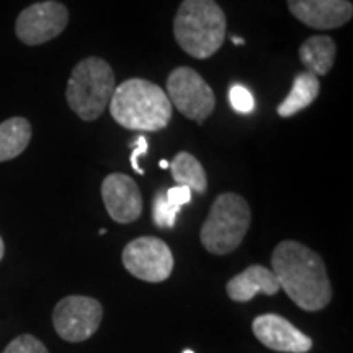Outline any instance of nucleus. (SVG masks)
<instances>
[{
    "label": "nucleus",
    "mask_w": 353,
    "mask_h": 353,
    "mask_svg": "<svg viewBox=\"0 0 353 353\" xmlns=\"http://www.w3.org/2000/svg\"><path fill=\"white\" fill-rule=\"evenodd\" d=\"M272 272L280 288L304 311H321L332 299V286L324 260L296 241H283L275 247Z\"/></svg>",
    "instance_id": "f257e3e1"
},
{
    "label": "nucleus",
    "mask_w": 353,
    "mask_h": 353,
    "mask_svg": "<svg viewBox=\"0 0 353 353\" xmlns=\"http://www.w3.org/2000/svg\"><path fill=\"white\" fill-rule=\"evenodd\" d=\"M108 107L113 120L131 131H161L172 118V103L164 88L145 79L120 83Z\"/></svg>",
    "instance_id": "f03ea898"
},
{
    "label": "nucleus",
    "mask_w": 353,
    "mask_h": 353,
    "mask_svg": "<svg viewBox=\"0 0 353 353\" xmlns=\"http://www.w3.org/2000/svg\"><path fill=\"white\" fill-rule=\"evenodd\" d=\"M226 15L214 0H183L174 19L179 46L195 59H208L226 39Z\"/></svg>",
    "instance_id": "7ed1b4c3"
},
{
    "label": "nucleus",
    "mask_w": 353,
    "mask_h": 353,
    "mask_svg": "<svg viewBox=\"0 0 353 353\" xmlns=\"http://www.w3.org/2000/svg\"><path fill=\"white\" fill-rule=\"evenodd\" d=\"M114 88L112 65L100 57H85L70 72L65 100L81 120L94 121L108 108Z\"/></svg>",
    "instance_id": "20e7f679"
},
{
    "label": "nucleus",
    "mask_w": 353,
    "mask_h": 353,
    "mask_svg": "<svg viewBox=\"0 0 353 353\" xmlns=\"http://www.w3.org/2000/svg\"><path fill=\"white\" fill-rule=\"evenodd\" d=\"M250 218L249 203L244 198L237 193H221L201 226L203 247L214 255L234 252L249 231Z\"/></svg>",
    "instance_id": "39448f33"
},
{
    "label": "nucleus",
    "mask_w": 353,
    "mask_h": 353,
    "mask_svg": "<svg viewBox=\"0 0 353 353\" xmlns=\"http://www.w3.org/2000/svg\"><path fill=\"white\" fill-rule=\"evenodd\" d=\"M167 97L172 107H175L188 120L201 123L213 113L216 99L213 88L206 83L196 70L190 68H176L167 79Z\"/></svg>",
    "instance_id": "423d86ee"
},
{
    "label": "nucleus",
    "mask_w": 353,
    "mask_h": 353,
    "mask_svg": "<svg viewBox=\"0 0 353 353\" xmlns=\"http://www.w3.org/2000/svg\"><path fill=\"white\" fill-rule=\"evenodd\" d=\"M103 307L94 298L65 296L52 311V324L57 335L65 342H83L90 339L101 324Z\"/></svg>",
    "instance_id": "0eeeda50"
},
{
    "label": "nucleus",
    "mask_w": 353,
    "mask_h": 353,
    "mask_svg": "<svg viewBox=\"0 0 353 353\" xmlns=\"http://www.w3.org/2000/svg\"><path fill=\"white\" fill-rule=\"evenodd\" d=\"M121 260L132 276L149 283L165 281L174 270V255L170 247L152 236L131 241L123 250Z\"/></svg>",
    "instance_id": "6e6552de"
},
{
    "label": "nucleus",
    "mask_w": 353,
    "mask_h": 353,
    "mask_svg": "<svg viewBox=\"0 0 353 353\" xmlns=\"http://www.w3.org/2000/svg\"><path fill=\"white\" fill-rule=\"evenodd\" d=\"M69 21V12L63 3L46 0L26 7L15 23V33L28 46L48 43L64 32Z\"/></svg>",
    "instance_id": "1a4fd4ad"
},
{
    "label": "nucleus",
    "mask_w": 353,
    "mask_h": 353,
    "mask_svg": "<svg viewBox=\"0 0 353 353\" xmlns=\"http://www.w3.org/2000/svg\"><path fill=\"white\" fill-rule=\"evenodd\" d=\"M101 198L110 218L117 223H134L143 214V196L138 183L125 174H110L103 180Z\"/></svg>",
    "instance_id": "9d476101"
},
{
    "label": "nucleus",
    "mask_w": 353,
    "mask_h": 353,
    "mask_svg": "<svg viewBox=\"0 0 353 353\" xmlns=\"http://www.w3.org/2000/svg\"><path fill=\"white\" fill-rule=\"evenodd\" d=\"M254 335L265 347L283 353H306L312 348L311 337L278 314H262L252 322Z\"/></svg>",
    "instance_id": "9b49d317"
},
{
    "label": "nucleus",
    "mask_w": 353,
    "mask_h": 353,
    "mask_svg": "<svg viewBox=\"0 0 353 353\" xmlns=\"http://www.w3.org/2000/svg\"><path fill=\"white\" fill-rule=\"evenodd\" d=\"M291 15L314 30H334L348 23L353 6L348 0H286Z\"/></svg>",
    "instance_id": "f8f14e48"
},
{
    "label": "nucleus",
    "mask_w": 353,
    "mask_h": 353,
    "mask_svg": "<svg viewBox=\"0 0 353 353\" xmlns=\"http://www.w3.org/2000/svg\"><path fill=\"white\" fill-rule=\"evenodd\" d=\"M228 296L236 303H247L255 298V294L263 293L272 296L280 291V285L275 273L262 265H250L244 272L236 275L226 285Z\"/></svg>",
    "instance_id": "ddd939ff"
},
{
    "label": "nucleus",
    "mask_w": 353,
    "mask_h": 353,
    "mask_svg": "<svg viewBox=\"0 0 353 353\" xmlns=\"http://www.w3.org/2000/svg\"><path fill=\"white\" fill-rule=\"evenodd\" d=\"M335 54L337 48L334 39L324 34L307 38L299 48V59L306 68V72H311L316 77L327 76L329 70L334 68Z\"/></svg>",
    "instance_id": "4468645a"
},
{
    "label": "nucleus",
    "mask_w": 353,
    "mask_h": 353,
    "mask_svg": "<svg viewBox=\"0 0 353 353\" xmlns=\"http://www.w3.org/2000/svg\"><path fill=\"white\" fill-rule=\"evenodd\" d=\"M321 90L319 79L312 76L311 72H301L294 77L293 87H291L290 94L286 95V99L278 105L276 112L281 118H291L299 112H303L304 108H307L309 105H312V101L317 99Z\"/></svg>",
    "instance_id": "2eb2a0df"
},
{
    "label": "nucleus",
    "mask_w": 353,
    "mask_h": 353,
    "mask_svg": "<svg viewBox=\"0 0 353 353\" xmlns=\"http://www.w3.org/2000/svg\"><path fill=\"white\" fill-rule=\"evenodd\" d=\"M32 141V125L26 118L13 117L0 123V162L19 157Z\"/></svg>",
    "instance_id": "dca6fc26"
},
{
    "label": "nucleus",
    "mask_w": 353,
    "mask_h": 353,
    "mask_svg": "<svg viewBox=\"0 0 353 353\" xmlns=\"http://www.w3.org/2000/svg\"><path fill=\"white\" fill-rule=\"evenodd\" d=\"M170 172L172 179L175 180L176 185L180 187H187L192 192L203 195L208 190V179H206V172L200 164V161L190 152H179L172 161Z\"/></svg>",
    "instance_id": "f3484780"
},
{
    "label": "nucleus",
    "mask_w": 353,
    "mask_h": 353,
    "mask_svg": "<svg viewBox=\"0 0 353 353\" xmlns=\"http://www.w3.org/2000/svg\"><path fill=\"white\" fill-rule=\"evenodd\" d=\"M179 213H180V208L170 205L169 200H167L164 190L157 192V195L154 196V201H152V219L154 223H156V226L172 229L175 226L176 216H179Z\"/></svg>",
    "instance_id": "a211bd4d"
},
{
    "label": "nucleus",
    "mask_w": 353,
    "mask_h": 353,
    "mask_svg": "<svg viewBox=\"0 0 353 353\" xmlns=\"http://www.w3.org/2000/svg\"><path fill=\"white\" fill-rule=\"evenodd\" d=\"M229 103H231L234 112L241 114L252 113L255 110V99L252 92L247 87L241 85V83H234L229 88Z\"/></svg>",
    "instance_id": "6ab92c4d"
},
{
    "label": "nucleus",
    "mask_w": 353,
    "mask_h": 353,
    "mask_svg": "<svg viewBox=\"0 0 353 353\" xmlns=\"http://www.w3.org/2000/svg\"><path fill=\"white\" fill-rule=\"evenodd\" d=\"M2 353H50V352H48V348L44 347V343L41 341H38V339L33 337V335L25 334V335H19L17 339H13Z\"/></svg>",
    "instance_id": "aec40b11"
},
{
    "label": "nucleus",
    "mask_w": 353,
    "mask_h": 353,
    "mask_svg": "<svg viewBox=\"0 0 353 353\" xmlns=\"http://www.w3.org/2000/svg\"><path fill=\"white\" fill-rule=\"evenodd\" d=\"M165 196L170 205H174L176 208L182 210L185 205L192 203V190L187 187H180V185H175V187L165 190Z\"/></svg>",
    "instance_id": "412c9836"
},
{
    "label": "nucleus",
    "mask_w": 353,
    "mask_h": 353,
    "mask_svg": "<svg viewBox=\"0 0 353 353\" xmlns=\"http://www.w3.org/2000/svg\"><path fill=\"white\" fill-rule=\"evenodd\" d=\"M131 148H132V154H131V167L132 170L138 172L139 175H144V170L143 167L139 165V157H143L148 154V141H145L144 136H138L134 141L131 143Z\"/></svg>",
    "instance_id": "4be33fe9"
},
{
    "label": "nucleus",
    "mask_w": 353,
    "mask_h": 353,
    "mask_svg": "<svg viewBox=\"0 0 353 353\" xmlns=\"http://www.w3.org/2000/svg\"><path fill=\"white\" fill-rule=\"evenodd\" d=\"M3 254H6V245H3L2 237H0V260L3 259Z\"/></svg>",
    "instance_id": "5701e85b"
},
{
    "label": "nucleus",
    "mask_w": 353,
    "mask_h": 353,
    "mask_svg": "<svg viewBox=\"0 0 353 353\" xmlns=\"http://www.w3.org/2000/svg\"><path fill=\"white\" fill-rule=\"evenodd\" d=\"M232 43L234 44H244L245 41L242 38H237V37H232Z\"/></svg>",
    "instance_id": "b1692460"
},
{
    "label": "nucleus",
    "mask_w": 353,
    "mask_h": 353,
    "mask_svg": "<svg viewBox=\"0 0 353 353\" xmlns=\"http://www.w3.org/2000/svg\"><path fill=\"white\" fill-rule=\"evenodd\" d=\"M170 164L167 161H161L159 162V167H161V169H167V167H169Z\"/></svg>",
    "instance_id": "393cba45"
},
{
    "label": "nucleus",
    "mask_w": 353,
    "mask_h": 353,
    "mask_svg": "<svg viewBox=\"0 0 353 353\" xmlns=\"http://www.w3.org/2000/svg\"><path fill=\"white\" fill-rule=\"evenodd\" d=\"M183 353H195V352H193V350H185Z\"/></svg>",
    "instance_id": "a878e982"
}]
</instances>
